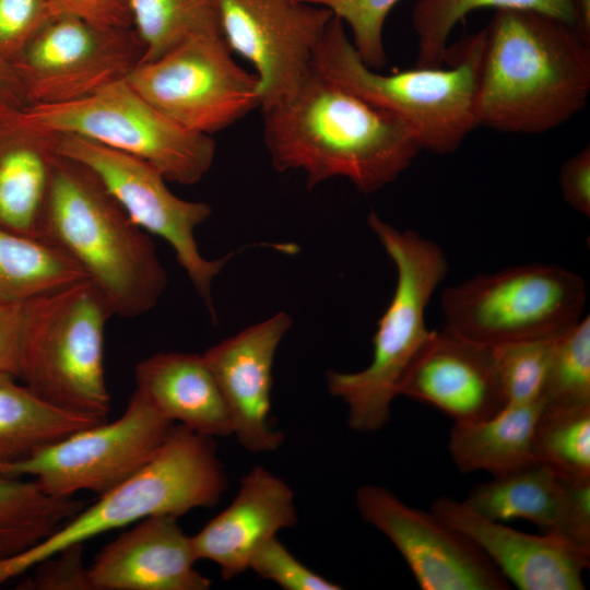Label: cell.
<instances>
[{
    "mask_svg": "<svg viewBox=\"0 0 590 590\" xmlns=\"http://www.w3.org/2000/svg\"><path fill=\"white\" fill-rule=\"evenodd\" d=\"M577 551L590 555V477L565 482V500L558 524L548 531Z\"/></svg>",
    "mask_w": 590,
    "mask_h": 590,
    "instance_id": "obj_37",
    "label": "cell"
},
{
    "mask_svg": "<svg viewBox=\"0 0 590 590\" xmlns=\"http://www.w3.org/2000/svg\"><path fill=\"white\" fill-rule=\"evenodd\" d=\"M485 28L450 49L446 67H416L388 74L367 67L347 37L344 23L332 17L312 68L340 87L405 122L422 150L450 154L477 126L476 93Z\"/></svg>",
    "mask_w": 590,
    "mask_h": 590,
    "instance_id": "obj_4",
    "label": "cell"
},
{
    "mask_svg": "<svg viewBox=\"0 0 590 590\" xmlns=\"http://www.w3.org/2000/svg\"><path fill=\"white\" fill-rule=\"evenodd\" d=\"M542 398L553 408L590 403L589 316L556 335Z\"/></svg>",
    "mask_w": 590,
    "mask_h": 590,
    "instance_id": "obj_31",
    "label": "cell"
},
{
    "mask_svg": "<svg viewBox=\"0 0 590 590\" xmlns=\"http://www.w3.org/2000/svg\"><path fill=\"white\" fill-rule=\"evenodd\" d=\"M0 115L33 131L83 137L138 157L167 181L180 185L199 182L215 157L216 145L211 135L178 126L126 79L73 102L21 107L0 104Z\"/></svg>",
    "mask_w": 590,
    "mask_h": 590,
    "instance_id": "obj_8",
    "label": "cell"
},
{
    "mask_svg": "<svg viewBox=\"0 0 590 590\" xmlns=\"http://www.w3.org/2000/svg\"><path fill=\"white\" fill-rule=\"evenodd\" d=\"M544 401L507 405L475 422H455L448 442L452 462L462 472L502 475L536 462L532 435Z\"/></svg>",
    "mask_w": 590,
    "mask_h": 590,
    "instance_id": "obj_23",
    "label": "cell"
},
{
    "mask_svg": "<svg viewBox=\"0 0 590 590\" xmlns=\"http://www.w3.org/2000/svg\"><path fill=\"white\" fill-rule=\"evenodd\" d=\"M564 500L565 482L536 461L474 485L462 502L485 518L523 519L548 532L560 520Z\"/></svg>",
    "mask_w": 590,
    "mask_h": 590,
    "instance_id": "obj_24",
    "label": "cell"
},
{
    "mask_svg": "<svg viewBox=\"0 0 590 590\" xmlns=\"http://www.w3.org/2000/svg\"><path fill=\"white\" fill-rule=\"evenodd\" d=\"M226 484L212 438L175 424L155 456L135 474L84 506L43 542L0 560V586L63 548L149 516L178 518L197 508H211Z\"/></svg>",
    "mask_w": 590,
    "mask_h": 590,
    "instance_id": "obj_5",
    "label": "cell"
},
{
    "mask_svg": "<svg viewBox=\"0 0 590 590\" xmlns=\"http://www.w3.org/2000/svg\"><path fill=\"white\" fill-rule=\"evenodd\" d=\"M56 152L73 160L101 180L128 216L144 232L163 238L174 250L197 294L204 302L213 321L212 282L225 258H204L194 231L212 213L202 201H189L174 194L164 176L149 163L73 134H55Z\"/></svg>",
    "mask_w": 590,
    "mask_h": 590,
    "instance_id": "obj_12",
    "label": "cell"
},
{
    "mask_svg": "<svg viewBox=\"0 0 590 590\" xmlns=\"http://www.w3.org/2000/svg\"><path fill=\"white\" fill-rule=\"evenodd\" d=\"M248 568L285 590H340L342 587L314 573L278 539L263 542L250 557Z\"/></svg>",
    "mask_w": 590,
    "mask_h": 590,
    "instance_id": "obj_34",
    "label": "cell"
},
{
    "mask_svg": "<svg viewBox=\"0 0 590 590\" xmlns=\"http://www.w3.org/2000/svg\"><path fill=\"white\" fill-rule=\"evenodd\" d=\"M221 36L248 60L259 82L260 109L291 93L311 71L333 14L300 0H213Z\"/></svg>",
    "mask_w": 590,
    "mask_h": 590,
    "instance_id": "obj_14",
    "label": "cell"
},
{
    "mask_svg": "<svg viewBox=\"0 0 590 590\" xmlns=\"http://www.w3.org/2000/svg\"><path fill=\"white\" fill-rule=\"evenodd\" d=\"M555 338L492 346L506 406L543 400L542 394Z\"/></svg>",
    "mask_w": 590,
    "mask_h": 590,
    "instance_id": "obj_32",
    "label": "cell"
},
{
    "mask_svg": "<svg viewBox=\"0 0 590 590\" xmlns=\"http://www.w3.org/2000/svg\"><path fill=\"white\" fill-rule=\"evenodd\" d=\"M39 239L63 251L102 293L114 316L151 310L167 287V274L140 228L84 165L57 155Z\"/></svg>",
    "mask_w": 590,
    "mask_h": 590,
    "instance_id": "obj_3",
    "label": "cell"
},
{
    "mask_svg": "<svg viewBox=\"0 0 590 590\" xmlns=\"http://www.w3.org/2000/svg\"><path fill=\"white\" fill-rule=\"evenodd\" d=\"M172 515L149 516L103 546L88 566L93 590H208L191 538Z\"/></svg>",
    "mask_w": 590,
    "mask_h": 590,
    "instance_id": "obj_19",
    "label": "cell"
},
{
    "mask_svg": "<svg viewBox=\"0 0 590 590\" xmlns=\"http://www.w3.org/2000/svg\"><path fill=\"white\" fill-rule=\"evenodd\" d=\"M367 222L397 270L393 297L374 335L370 364L356 373L328 370L329 392L347 406L350 428H382L411 362L428 337L425 310L448 264L442 250L412 231H399L370 212Z\"/></svg>",
    "mask_w": 590,
    "mask_h": 590,
    "instance_id": "obj_6",
    "label": "cell"
},
{
    "mask_svg": "<svg viewBox=\"0 0 590 590\" xmlns=\"http://www.w3.org/2000/svg\"><path fill=\"white\" fill-rule=\"evenodd\" d=\"M128 3L132 28L143 47L140 62L156 59L192 36L221 34L213 0H128Z\"/></svg>",
    "mask_w": 590,
    "mask_h": 590,
    "instance_id": "obj_29",
    "label": "cell"
},
{
    "mask_svg": "<svg viewBox=\"0 0 590 590\" xmlns=\"http://www.w3.org/2000/svg\"><path fill=\"white\" fill-rule=\"evenodd\" d=\"M559 188L565 202L590 216V145L566 160L559 168Z\"/></svg>",
    "mask_w": 590,
    "mask_h": 590,
    "instance_id": "obj_38",
    "label": "cell"
},
{
    "mask_svg": "<svg viewBox=\"0 0 590 590\" xmlns=\"http://www.w3.org/2000/svg\"><path fill=\"white\" fill-rule=\"evenodd\" d=\"M0 104L12 107L25 105L22 88L12 67L0 58Z\"/></svg>",
    "mask_w": 590,
    "mask_h": 590,
    "instance_id": "obj_41",
    "label": "cell"
},
{
    "mask_svg": "<svg viewBox=\"0 0 590 590\" xmlns=\"http://www.w3.org/2000/svg\"><path fill=\"white\" fill-rule=\"evenodd\" d=\"M479 73V126L542 133L583 109L590 44L568 24L529 10H495Z\"/></svg>",
    "mask_w": 590,
    "mask_h": 590,
    "instance_id": "obj_2",
    "label": "cell"
},
{
    "mask_svg": "<svg viewBox=\"0 0 590 590\" xmlns=\"http://www.w3.org/2000/svg\"><path fill=\"white\" fill-rule=\"evenodd\" d=\"M430 510L471 540L521 590H582L590 555L552 532L530 534L485 518L463 502L436 498Z\"/></svg>",
    "mask_w": 590,
    "mask_h": 590,
    "instance_id": "obj_18",
    "label": "cell"
},
{
    "mask_svg": "<svg viewBox=\"0 0 590 590\" xmlns=\"http://www.w3.org/2000/svg\"><path fill=\"white\" fill-rule=\"evenodd\" d=\"M532 453L564 482L590 477V403L544 405L534 425Z\"/></svg>",
    "mask_w": 590,
    "mask_h": 590,
    "instance_id": "obj_30",
    "label": "cell"
},
{
    "mask_svg": "<svg viewBox=\"0 0 590 590\" xmlns=\"http://www.w3.org/2000/svg\"><path fill=\"white\" fill-rule=\"evenodd\" d=\"M101 422L57 408L19 384L16 377L0 374V464L24 460Z\"/></svg>",
    "mask_w": 590,
    "mask_h": 590,
    "instance_id": "obj_25",
    "label": "cell"
},
{
    "mask_svg": "<svg viewBox=\"0 0 590 590\" xmlns=\"http://www.w3.org/2000/svg\"><path fill=\"white\" fill-rule=\"evenodd\" d=\"M578 16V33L590 44V0H574Z\"/></svg>",
    "mask_w": 590,
    "mask_h": 590,
    "instance_id": "obj_42",
    "label": "cell"
},
{
    "mask_svg": "<svg viewBox=\"0 0 590 590\" xmlns=\"http://www.w3.org/2000/svg\"><path fill=\"white\" fill-rule=\"evenodd\" d=\"M292 324L288 314L278 312L202 354L229 410L233 435L251 452L273 451L284 438L270 425L272 367Z\"/></svg>",
    "mask_w": 590,
    "mask_h": 590,
    "instance_id": "obj_17",
    "label": "cell"
},
{
    "mask_svg": "<svg viewBox=\"0 0 590 590\" xmlns=\"http://www.w3.org/2000/svg\"><path fill=\"white\" fill-rule=\"evenodd\" d=\"M84 506L75 496L51 495L33 479L0 471V560L43 542Z\"/></svg>",
    "mask_w": 590,
    "mask_h": 590,
    "instance_id": "obj_26",
    "label": "cell"
},
{
    "mask_svg": "<svg viewBox=\"0 0 590 590\" xmlns=\"http://www.w3.org/2000/svg\"><path fill=\"white\" fill-rule=\"evenodd\" d=\"M261 111L273 167L303 170L308 189L343 177L358 191L373 193L394 181L422 151L405 122L314 68L291 93Z\"/></svg>",
    "mask_w": 590,
    "mask_h": 590,
    "instance_id": "obj_1",
    "label": "cell"
},
{
    "mask_svg": "<svg viewBox=\"0 0 590 590\" xmlns=\"http://www.w3.org/2000/svg\"><path fill=\"white\" fill-rule=\"evenodd\" d=\"M57 14H72L103 26L132 27L128 0H50Z\"/></svg>",
    "mask_w": 590,
    "mask_h": 590,
    "instance_id": "obj_39",
    "label": "cell"
},
{
    "mask_svg": "<svg viewBox=\"0 0 590 590\" xmlns=\"http://www.w3.org/2000/svg\"><path fill=\"white\" fill-rule=\"evenodd\" d=\"M174 426L134 390L116 420L82 428L24 460L1 463L0 471L33 479L55 496H99L148 464Z\"/></svg>",
    "mask_w": 590,
    "mask_h": 590,
    "instance_id": "obj_11",
    "label": "cell"
},
{
    "mask_svg": "<svg viewBox=\"0 0 590 590\" xmlns=\"http://www.w3.org/2000/svg\"><path fill=\"white\" fill-rule=\"evenodd\" d=\"M296 523L292 488L258 465L240 481L227 508L190 538L197 560L216 564L222 578L228 580L248 569L258 546Z\"/></svg>",
    "mask_w": 590,
    "mask_h": 590,
    "instance_id": "obj_20",
    "label": "cell"
},
{
    "mask_svg": "<svg viewBox=\"0 0 590 590\" xmlns=\"http://www.w3.org/2000/svg\"><path fill=\"white\" fill-rule=\"evenodd\" d=\"M19 583L26 590H93L83 544H74L37 563Z\"/></svg>",
    "mask_w": 590,
    "mask_h": 590,
    "instance_id": "obj_36",
    "label": "cell"
},
{
    "mask_svg": "<svg viewBox=\"0 0 590 590\" xmlns=\"http://www.w3.org/2000/svg\"><path fill=\"white\" fill-rule=\"evenodd\" d=\"M400 394L436 408L453 422L486 420L506 406L493 347L447 326L429 331L401 380Z\"/></svg>",
    "mask_w": 590,
    "mask_h": 590,
    "instance_id": "obj_16",
    "label": "cell"
},
{
    "mask_svg": "<svg viewBox=\"0 0 590 590\" xmlns=\"http://www.w3.org/2000/svg\"><path fill=\"white\" fill-rule=\"evenodd\" d=\"M135 389L164 417L208 437L233 435V421L202 355L168 352L140 361Z\"/></svg>",
    "mask_w": 590,
    "mask_h": 590,
    "instance_id": "obj_21",
    "label": "cell"
},
{
    "mask_svg": "<svg viewBox=\"0 0 590 590\" xmlns=\"http://www.w3.org/2000/svg\"><path fill=\"white\" fill-rule=\"evenodd\" d=\"M84 279L59 248L0 227V300L24 303Z\"/></svg>",
    "mask_w": 590,
    "mask_h": 590,
    "instance_id": "obj_27",
    "label": "cell"
},
{
    "mask_svg": "<svg viewBox=\"0 0 590 590\" xmlns=\"http://www.w3.org/2000/svg\"><path fill=\"white\" fill-rule=\"evenodd\" d=\"M483 8L535 11L558 19L578 32L574 0H417L411 12L417 37V67L444 66L455 26L472 11Z\"/></svg>",
    "mask_w": 590,
    "mask_h": 590,
    "instance_id": "obj_28",
    "label": "cell"
},
{
    "mask_svg": "<svg viewBox=\"0 0 590 590\" xmlns=\"http://www.w3.org/2000/svg\"><path fill=\"white\" fill-rule=\"evenodd\" d=\"M111 316L87 279L24 302L19 378L57 408L107 420L104 341Z\"/></svg>",
    "mask_w": 590,
    "mask_h": 590,
    "instance_id": "obj_7",
    "label": "cell"
},
{
    "mask_svg": "<svg viewBox=\"0 0 590 590\" xmlns=\"http://www.w3.org/2000/svg\"><path fill=\"white\" fill-rule=\"evenodd\" d=\"M586 298V283L577 273L530 263L451 286L441 306L448 328L497 346L558 335L580 320Z\"/></svg>",
    "mask_w": 590,
    "mask_h": 590,
    "instance_id": "obj_9",
    "label": "cell"
},
{
    "mask_svg": "<svg viewBox=\"0 0 590 590\" xmlns=\"http://www.w3.org/2000/svg\"><path fill=\"white\" fill-rule=\"evenodd\" d=\"M126 81L184 129L211 135L260 108L259 82L232 58L221 34L192 36L138 63Z\"/></svg>",
    "mask_w": 590,
    "mask_h": 590,
    "instance_id": "obj_10",
    "label": "cell"
},
{
    "mask_svg": "<svg viewBox=\"0 0 590 590\" xmlns=\"http://www.w3.org/2000/svg\"><path fill=\"white\" fill-rule=\"evenodd\" d=\"M56 137L17 126L0 115V227L39 239Z\"/></svg>",
    "mask_w": 590,
    "mask_h": 590,
    "instance_id": "obj_22",
    "label": "cell"
},
{
    "mask_svg": "<svg viewBox=\"0 0 590 590\" xmlns=\"http://www.w3.org/2000/svg\"><path fill=\"white\" fill-rule=\"evenodd\" d=\"M132 27L103 26L72 14L55 15L11 63L25 105L86 97L125 79L140 62Z\"/></svg>",
    "mask_w": 590,
    "mask_h": 590,
    "instance_id": "obj_13",
    "label": "cell"
},
{
    "mask_svg": "<svg viewBox=\"0 0 590 590\" xmlns=\"http://www.w3.org/2000/svg\"><path fill=\"white\" fill-rule=\"evenodd\" d=\"M55 15L50 0H0V58L11 66Z\"/></svg>",
    "mask_w": 590,
    "mask_h": 590,
    "instance_id": "obj_35",
    "label": "cell"
},
{
    "mask_svg": "<svg viewBox=\"0 0 590 590\" xmlns=\"http://www.w3.org/2000/svg\"><path fill=\"white\" fill-rule=\"evenodd\" d=\"M355 502L362 519L397 547L421 589H509L482 551L432 510L411 507L379 485L361 486Z\"/></svg>",
    "mask_w": 590,
    "mask_h": 590,
    "instance_id": "obj_15",
    "label": "cell"
},
{
    "mask_svg": "<svg viewBox=\"0 0 590 590\" xmlns=\"http://www.w3.org/2000/svg\"><path fill=\"white\" fill-rule=\"evenodd\" d=\"M23 303L0 300V374L19 378Z\"/></svg>",
    "mask_w": 590,
    "mask_h": 590,
    "instance_id": "obj_40",
    "label": "cell"
},
{
    "mask_svg": "<svg viewBox=\"0 0 590 590\" xmlns=\"http://www.w3.org/2000/svg\"><path fill=\"white\" fill-rule=\"evenodd\" d=\"M328 9L346 23L352 44L363 62L379 71L387 63L384 44L386 20L400 0H300Z\"/></svg>",
    "mask_w": 590,
    "mask_h": 590,
    "instance_id": "obj_33",
    "label": "cell"
}]
</instances>
